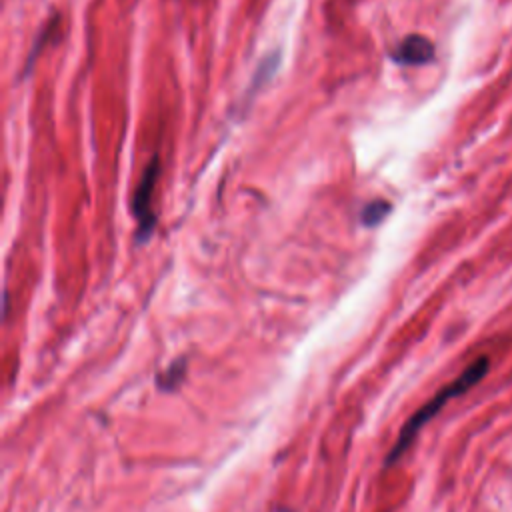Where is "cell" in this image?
<instances>
[{"mask_svg": "<svg viewBox=\"0 0 512 512\" xmlns=\"http://www.w3.org/2000/svg\"><path fill=\"white\" fill-rule=\"evenodd\" d=\"M488 368H490V360H488L486 356L476 358L470 366H466V368L462 370L460 376H456L452 382H448L446 386H442L420 410H416V412L408 418V422L400 428V434H398L394 446L390 448V452H388V456H386V464L390 466L392 462H396V460L410 448V444H412V440L416 438L418 430H420L428 420H432V418L440 412V408H444V404H446L448 400H452V398L464 394V392L470 390L474 384H478V382L486 376Z\"/></svg>", "mask_w": 512, "mask_h": 512, "instance_id": "6da1fadb", "label": "cell"}, {"mask_svg": "<svg viewBox=\"0 0 512 512\" xmlns=\"http://www.w3.org/2000/svg\"><path fill=\"white\" fill-rule=\"evenodd\" d=\"M158 174H160V166H158V158L154 156L150 160V164L144 168L142 180L132 194V214L138 220V242L148 240V236L152 234V228L156 224V218L152 214V192H154Z\"/></svg>", "mask_w": 512, "mask_h": 512, "instance_id": "7a4b0ae2", "label": "cell"}, {"mask_svg": "<svg viewBox=\"0 0 512 512\" xmlns=\"http://www.w3.org/2000/svg\"><path fill=\"white\" fill-rule=\"evenodd\" d=\"M392 58L406 66L426 64L434 58V44L420 34H412L400 40V44L392 50Z\"/></svg>", "mask_w": 512, "mask_h": 512, "instance_id": "3957f363", "label": "cell"}, {"mask_svg": "<svg viewBox=\"0 0 512 512\" xmlns=\"http://www.w3.org/2000/svg\"><path fill=\"white\" fill-rule=\"evenodd\" d=\"M186 374V362L184 358L178 360V362H172L166 370H162L158 376H156V384L158 388L162 390H172L174 386H178V382L184 378Z\"/></svg>", "mask_w": 512, "mask_h": 512, "instance_id": "277c9868", "label": "cell"}, {"mask_svg": "<svg viewBox=\"0 0 512 512\" xmlns=\"http://www.w3.org/2000/svg\"><path fill=\"white\" fill-rule=\"evenodd\" d=\"M390 212V204L386 200H372L362 208V224L364 226H378L386 214Z\"/></svg>", "mask_w": 512, "mask_h": 512, "instance_id": "5b68a950", "label": "cell"}]
</instances>
